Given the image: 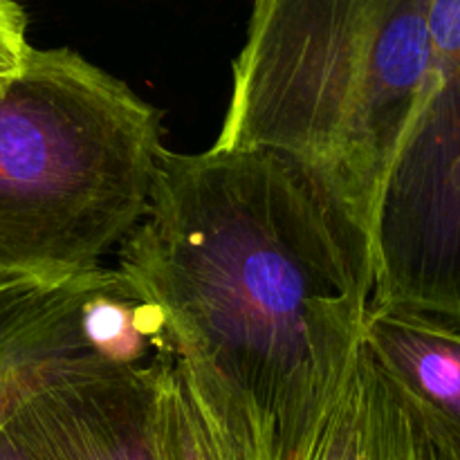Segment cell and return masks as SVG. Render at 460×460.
<instances>
[{
  "label": "cell",
  "mask_w": 460,
  "mask_h": 460,
  "mask_svg": "<svg viewBox=\"0 0 460 460\" xmlns=\"http://www.w3.org/2000/svg\"><path fill=\"white\" fill-rule=\"evenodd\" d=\"M117 270L166 314L220 458L308 452L362 350L373 250L305 175L263 151L164 148Z\"/></svg>",
  "instance_id": "1"
},
{
  "label": "cell",
  "mask_w": 460,
  "mask_h": 460,
  "mask_svg": "<svg viewBox=\"0 0 460 460\" xmlns=\"http://www.w3.org/2000/svg\"><path fill=\"white\" fill-rule=\"evenodd\" d=\"M427 0H259L211 151L290 162L368 238L429 85Z\"/></svg>",
  "instance_id": "2"
},
{
  "label": "cell",
  "mask_w": 460,
  "mask_h": 460,
  "mask_svg": "<svg viewBox=\"0 0 460 460\" xmlns=\"http://www.w3.org/2000/svg\"><path fill=\"white\" fill-rule=\"evenodd\" d=\"M162 112L72 48H34L0 94V281L102 270L151 205Z\"/></svg>",
  "instance_id": "3"
},
{
  "label": "cell",
  "mask_w": 460,
  "mask_h": 460,
  "mask_svg": "<svg viewBox=\"0 0 460 460\" xmlns=\"http://www.w3.org/2000/svg\"><path fill=\"white\" fill-rule=\"evenodd\" d=\"M429 85L386 175L368 308L460 331V0H427Z\"/></svg>",
  "instance_id": "4"
},
{
  "label": "cell",
  "mask_w": 460,
  "mask_h": 460,
  "mask_svg": "<svg viewBox=\"0 0 460 460\" xmlns=\"http://www.w3.org/2000/svg\"><path fill=\"white\" fill-rule=\"evenodd\" d=\"M153 377L103 368L70 373L30 395L4 431L30 460H155Z\"/></svg>",
  "instance_id": "5"
},
{
  "label": "cell",
  "mask_w": 460,
  "mask_h": 460,
  "mask_svg": "<svg viewBox=\"0 0 460 460\" xmlns=\"http://www.w3.org/2000/svg\"><path fill=\"white\" fill-rule=\"evenodd\" d=\"M99 270L61 286L0 281V431L30 395L70 373L103 368L76 331V310Z\"/></svg>",
  "instance_id": "6"
},
{
  "label": "cell",
  "mask_w": 460,
  "mask_h": 460,
  "mask_svg": "<svg viewBox=\"0 0 460 460\" xmlns=\"http://www.w3.org/2000/svg\"><path fill=\"white\" fill-rule=\"evenodd\" d=\"M364 349L460 449V331L404 310L368 308Z\"/></svg>",
  "instance_id": "7"
},
{
  "label": "cell",
  "mask_w": 460,
  "mask_h": 460,
  "mask_svg": "<svg viewBox=\"0 0 460 460\" xmlns=\"http://www.w3.org/2000/svg\"><path fill=\"white\" fill-rule=\"evenodd\" d=\"M81 344L119 376H151L175 367L166 314L119 270H102L76 310Z\"/></svg>",
  "instance_id": "8"
},
{
  "label": "cell",
  "mask_w": 460,
  "mask_h": 460,
  "mask_svg": "<svg viewBox=\"0 0 460 460\" xmlns=\"http://www.w3.org/2000/svg\"><path fill=\"white\" fill-rule=\"evenodd\" d=\"M359 367L367 391L368 460H460L454 440L385 376L364 344Z\"/></svg>",
  "instance_id": "9"
},
{
  "label": "cell",
  "mask_w": 460,
  "mask_h": 460,
  "mask_svg": "<svg viewBox=\"0 0 460 460\" xmlns=\"http://www.w3.org/2000/svg\"><path fill=\"white\" fill-rule=\"evenodd\" d=\"M148 429L155 460H223L175 367L153 377Z\"/></svg>",
  "instance_id": "10"
},
{
  "label": "cell",
  "mask_w": 460,
  "mask_h": 460,
  "mask_svg": "<svg viewBox=\"0 0 460 460\" xmlns=\"http://www.w3.org/2000/svg\"><path fill=\"white\" fill-rule=\"evenodd\" d=\"M296 460H368L367 454V391L362 367L355 364L353 376L337 398L331 416L323 422L308 452Z\"/></svg>",
  "instance_id": "11"
},
{
  "label": "cell",
  "mask_w": 460,
  "mask_h": 460,
  "mask_svg": "<svg viewBox=\"0 0 460 460\" xmlns=\"http://www.w3.org/2000/svg\"><path fill=\"white\" fill-rule=\"evenodd\" d=\"M30 18L18 3L0 0V94L25 72L34 45L27 40Z\"/></svg>",
  "instance_id": "12"
},
{
  "label": "cell",
  "mask_w": 460,
  "mask_h": 460,
  "mask_svg": "<svg viewBox=\"0 0 460 460\" xmlns=\"http://www.w3.org/2000/svg\"><path fill=\"white\" fill-rule=\"evenodd\" d=\"M0 460H30L25 454L21 452V447H18L12 438H9V434L4 431V427H3V431H0Z\"/></svg>",
  "instance_id": "13"
}]
</instances>
